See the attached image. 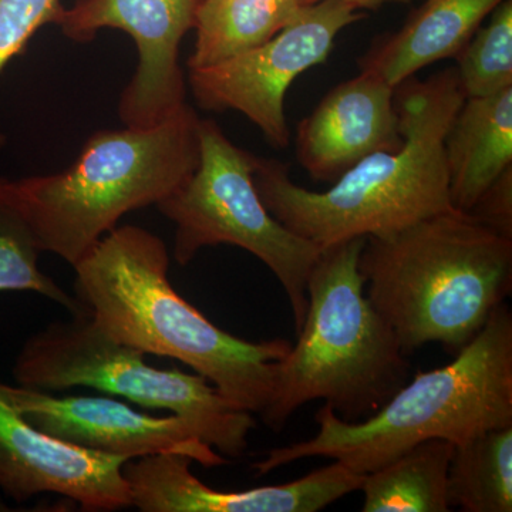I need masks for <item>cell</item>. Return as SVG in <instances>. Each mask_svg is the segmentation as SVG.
I'll return each mask as SVG.
<instances>
[{
    "mask_svg": "<svg viewBox=\"0 0 512 512\" xmlns=\"http://www.w3.org/2000/svg\"><path fill=\"white\" fill-rule=\"evenodd\" d=\"M73 268L76 298L110 338L180 360L242 412L261 417L268 409L291 343L248 342L205 318L170 284L163 239L136 225L116 227Z\"/></svg>",
    "mask_w": 512,
    "mask_h": 512,
    "instance_id": "1",
    "label": "cell"
},
{
    "mask_svg": "<svg viewBox=\"0 0 512 512\" xmlns=\"http://www.w3.org/2000/svg\"><path fill=\"white\" fill-rule=\"evenodd\" d=\"M464 97L456 67L394 89L404 138L377 151L323 192L293 183L281 161L258 157L254 181L266 210L320 248L359 237H386L431 215L454 210L444 138Z\"/></svg>",
    "mask_w": 512,
    "mask_h": 512,
    "instance_id": "2",
    "label": "cell"
},
{
    "mask_svg": "<svg viewBox=\"0 0 512 512\" xmlns=\"http://www.w3.org/2000/svg\"><path fill=\"white\" fill-rule=\"evenodd\" d=\"M359 271L404 353L436 342L457 355L511 293L512 239L468 212L444 211L367 237Z\"/></svg>",
    "mask_w": 512,
    "mask_h": 512,
    "instance_id": "3",
    "label": "cell"
},
{
    "mask_svg": "<svg viewBox=\"0 0 512 512\" xmlns=\"http://www.w3.org/2000/svg\"><path fill=\"white\" fill-rule=\"evenodd\" d=\"M315 420V437L269 450L254 464L256 477L308 457L332 458L366 476L423 441L458 446L512 426L510 308L501 303L450 365L417 373L369 419H340L325 403Z\"/></svg>",
    "mask_w": 512,
    "mask_h": 512,
    "instance_id": "4",
    "label": "cell"
},
{
    "mask_svg": "<svg viewBox=\"0 0 512 512\" xmlns=\"http://www.w3.org/2000/svg\"><path fill=\"white\" fill-rule=\"evenodd\" d=\"M200 117L185 103L148 128L99 130L66 171L0 177L42 252L76 265L128 212L170 197L200 164Z\"/></svg>",
    "mask_w": 512,
    "mask_h": 512,
    "instance_id": "5",
    "label": "cell"
},
{
    "mask_svg": "<svg viewBox=\"0 0 512 512\" xmlns=\"http://www.w3.org/2000/svg\"><path fill=\"white\" fill-rule=\"evenodd\" d=\"M366 237L322 249L306 282L308 309L298 342L278 363L261 420L274 431L312 400L340 419H369L406 384L409 362L396 333L365 292L359 259Z\"/></svg>",
    "mask_w": 512,
    "mask_h": 512,
    "instance_id": "6",
    "label": "cell"
},
{
    "mask_svg": "<svg viewBox=\"0 0 512 512\" xmlns=\"http://www.w3.org/2000/svg\"><path fill=\"white\" fill-rule=\"evenodd\" d=\"M12 375L19 386L62 393L90 387L190 424L225 458L247 451L252 414L232 406L205 377L147 365L146 353L110 338L89 311L57 320L26 340Z\"/></svg>",
    "mask_w": 512,
    "mask_h": 512,
    "instance_id": "7",
    "label": "cell"
},
{
    "mask_svg": "<svg viewBox=\"0 0 512 512\" xmlns=\"http://www.w3.org/2000/svg\"><path fill=\"white\" fill-rule=\"evenodd\" d=\"M200 164L156 207L175 225L174 258L190 264L202 248L232 245L261 259L282 285L296 332L308 309L306 282L323 248L293 234L256 190L258 156L235 146L214 120L200 121Z\"/></svg>",
    "mask_w": 512,
    "mask_h": 512,
    "instance_id": "8",
    "label": "cell"
},
{
    "mask_svg": "<svg viewBox=\"0 0 512 512\" xmlns=\"http://www.w3.org/2000/svg\"><path fill=\"white\" fill-rule=\"evenodd\" d=\"M363 18L342 0L305 6L264 45L214 66L191 69L188 83L202 110H235L248 117L276 148L291 140L285 96L296 77L326 62L336 37Z\"/></svg>",
    "mask_w": 512,
    "mask_h": 512,
    "instance_id": "9",
    "label": "cell"
},
{
    "mask_svg": "<svg viewBox=\"0 0 512 512\" xmlns=\"http://www.w3.org/2000/svg\"><path fill=\"white\" fill-rule=\"evenodd\" d=\"M198 5L200 0H77L72 9L64 8L57 26L77 43L92 42L101 29L133 37L137 69L117 113L126 127L148 128L187 103L180 45L195 28Z\"/></svg>",
    "mask_w": 512,
    "mask_h": 512,
    "instance_id": "10",
    "label": "cell"
},
{
    "mask_svg": "<svg viewBox=\"0 0 512 512\" xmlns=\"http://www.w3.org/2000/svg\"><path fill=\"white\" fill-rule=\"evenodd\" d=\"M0 393L32 426L53 439L109 456L180 454L204 467L228 463L181 417H156L100 396H57L0 383Z\"/></svg>",
    "mask_w": 512,
    "mask_h": 512,
    "instance_id": "11",
    "label": "cell"
},
{
    "mask_svg": "<svg viewBox=\"0 0 512 512\" xmlns=\"http://www.w3.org/2000/svg\"><path fill=\"white\" fill-rule=\"evenodd\" d=\"M191 458L154 454L128 460L131 507L143 512H316L360 490L362 474L333 461L291 483L217 491L192 474Z\"/></svg>",
    "mask_w": 512,
    "mask_h": 512,
    "instance_id": "12",
    "label": "cell"
},
{
    "mask_svg": "<svg viewBox=\"0 0 512 512\" xmlns=\"http://www.w3.org/2000/svg\"><path fill=\"white\" fill-rule=\"evenodd\" d=\"M127 461L47 436L0 393V490L13 500L56 494L86 511L131 507Z\"/></svg>",
    "mask_w": 512,
    "mask_h": 512,
    "instance_id": "13",
    "label": "cell"
},
{
    "mask_svg": "<svg viewBox=\"0 0 512 512\" xmlns=\"http://www.w3.org/2000/svg\"><path fill=\"white\" fill-rule=\"evenodd\" d=\"M394 89L360 72L330 90L299 123L296 156L313 180L333 184L370 154L403 146Z\"/></svg>",
    "mask_w": 512,
    "mask_h": 512,
    "instance_id": "14",
    "label": "cell"
},
{
    "mask_svg": "<svg viewBox=\"0 0 512 512\" xmlns=\"http://www.w3.org/2000/svg\"><path fill=\"white\" fill-rule=\"evenodd\" d=\"M503 0H426L402 29L380 37L360 57V72L400 86L430 64L457 57Z\"/></svg>",
    "mask_w": 512,
    "mask_h": 512,
    "instance_id": "15",
    "label": "cell"
},
{
    "mask_svg": "<svg viewBox=\"0 0 512 512\" xmlns=\"http://www.w3.org/2000/svg\"><path fill=\"white\" fill-rule=\"evenodd\" d=\"M450 201L468 212L512 167V87L464 100L444 138Z\"/></svg>",
    "mask_w": 512,
    "mask_h": 512,
    "instance_id": "16",
    "label": "cell"
},
{
    "mask_svg": "<svg viewBox=\"0 0 512 512\" xmlns=\"http://www.w3.org/2000/svg\"><path fill=\"white\" fill-rule=\"evenodd\" d=\"M308 5V0H200L188 70L214 66L264 45Z\"/></svg>",
    "mask_w": 512,
    "mask_h": 512,
    "instance_id": "17",
    "label": "cell"
},
{
    "mask_svg": "<svg viewBox=\"0 0 512 512\" xmlns=\"http://www.w3.org/2000/svg\"><path fill=\"white\" fill-rule=\"evenodd\" d=\"M454 444L427 440L363 478V512H447Z\"/></svg>",
    "mask_w": 512,
    "mask_h": 512,
    "instance_id": "18",
    "label": "cell"
},
{
    "mask_svg": "<svg viewBox=\"0 0 512 512\" xmlns=\"http://www.w3.org/2000/svg\"><path fill=\"white\" fill-rule=\"evenodd\" d=\"M448 503L466 512L512 511V426L454 446Z\"/></svg>",
    "mask_w": 512,
    "mask_h": 512,
    "instance_id": "19",
    "label": "cell"
},
{
    "mask_svg": "<svg viewBox=\"0 0 512 512\" xmlns=\"http://www.w3.org/2000/svg\"><path fill=\"white\" fill-rule=\"evenodd\" d=\"M42 249L15 207L0 194V292H33L63 306L72 315L87 311L50 276L40 271Z\"/></svg>",
    "mask_w": 512,
    "mask_h": 512,
    "instance_id": "20",
    "label": "cell"
},
{
    "mask_svg": "<svg viewBox=\"0 0 512 512\" xmlns=\"http://www.w3.org/2000/svg\"><path fill=\"white\" fill-rule=\"evenodd\" d=\"M457 59V77L466 99L487 97L512 87V0L491 12Z\"/></svg>",
    "mask_w": 512,
    "mask_h": 512,
    "instance_id": "21",
    "label": "cell"
},
{
    "mask_svg": "<svg viewBox=\"0 0 512 512\" xmlns=\"http://www.w3.org/2000/svg\"><path fill=\"white\" fill-rule=\"evenodd\" d=\"M63 10L60 0H0V76L25 52L37 30L59 23ZM5 143L0 131V148Z\"/></svg>",
    "mask_w": 512,
    "mask_h": 512,
    "instance_id": "22",
    "label": "cell"
},
{
    "mask_svg": "<svg viewBox=\"0 0 512 512\" xmlns=\"http://www.w3.org/2000/svg\"><path fill=\"white\" fill-rule=\"evenodd\" d=\"M468 214L512 239V167L481 195Z\"/></svg>",
    "mask_w": 512,
    "mask_h": 512,
    "instance_id": "23",
    "label": "cell"
},
{
    "mask_svg": "<svg viewBox=\"0 0 512 512\" xmlns=\"http://www.w3.org/2000/svg\"><path fill=\"white\" fill-rule=\"evenodd\" d=\"M316 2H319V0H308L309 5ZM342 2L348 3V5L353 6V8L360 10L376 9L384 5V3H403L410 2V0H342Z\"/></svg>",
    "mask_w": 512,
    "mask_h": 512,
    "instance_id": "24",
    "label": "cell"
}]
</instances>
